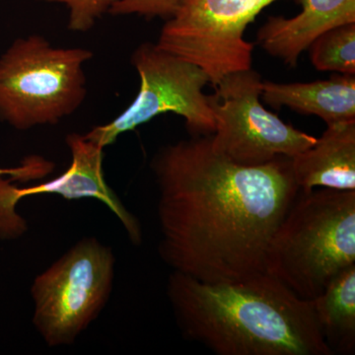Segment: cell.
Segmentation results:
<instances>
[{"mask_svg":"<svg viewBox=\"0 0 355 355\" xmlns=\"http://www.w3.org/2000/svg\"><path fill=\"white\" fill-rule=\"evenodd\" d=\"M182 0H119L110 9L114 16L139 15L146 19H171L181 6Z\"/></svg>","mask_w":355,"mask_h":355,"instance_id":"obj_16","label":"cell"},{"mask_svg":"<svg viewBox=\"0 0 355 355\" xmlns=\"http://www.w3.org/2000/svg\"><path fill=\"white\" fill-rule=\"evenodd\" d=\"M65 141L71 153V163L67 171L55 179L19 188L12 184L10 178L0 176V238L15 239L27 231V223L16 212V205L22 198L53 193L67 200L92 198L100 200L118 217L130 242L137 246L141 244L142 229L139 219L123 205L105 179V148L78 133H69Z\"/></svg>","mask_w":355,"mask_h":355,"instance_id":"obj_9","label":"cell"},{"mask_svg":"<svg viewBox=\"0 0 355 355\" xmlns=\"http://www.w3.org/2000/svg\"><path fill=\"white\" fill-rule=\"evenodd\" d=\"M159 190L161 259L200 282H235L266 272L270 240L297 197L291 158L233 162L211 135L168 144L151 161Z\"/></svg>","mask_w":355,"mask_h":355,"instance_id":"obj_1","label":"cell"},{"mask_svg":"<svg viewBox=\"0 0 355 355\" xmlns=\"http://www.w3.org/2000/svg\"><path fill=\"white\" fill-rule=\"evenodd\" d=\"M167 296L184 338L217 355H333L312 302L268 273L209 284L173 270Z\"/></svg>","mask_w":355,"mask_h":355,"instance_id":"obj_2","label":"cell"},{"mask_svg":"<svg viewBox=\"0 0 355 355\" xmlns=\"http://www.w3.org/2000/svg\"><path fill=\"white\" fill-rule=\"evenodd\" d=\"M308 50L315 69L355 76V23L324 32Z\"/></svg>","mask_w":355,"mask_h":355,"instance_id":"obj_14","label":"cell"},{"mask_svg":"<svg viewBox=\"0 0 355 355\" xmlns=\"http://www.w3.org/2000/svg\"><path fill=\"white\" fill-rule=\"evenodd\" d=\"M132 64L140 78L137 97L113 121L83 135L85 139L105 148L123 133L169 113L184 119L191 137L214 135L216 120L203 93L209 78L200 67L149 42L135 49Z\"/></svg>","mask_w":355,"mask_h":355,"instance_id":"obj_6","label":"cell"},{"mask_svg":"<svg viewBox=\"0 0 355 355\" xmlns=\"http://www.w3.org/2000/svg\"><path fill=\"white\" fill-rule=\"evenodd\" d=\"M355 265V190H299L266 253V272L312 301Z\"/></svg>","mask_w":355,"mask_h":355,"instance_id":"obj_3","label":"cell"},{"mask_svg":"<svg viewBox=\"0 0 355 355\" xmlns=\"http://www.w3.org/2000/svg\"><path fill=\"white\" fill-rule=\"evenodd\" d=\"M302 10L291 18L270 16L257 43L288 67H297L303 51L324 32L355 23V0H298Z\"/></svg>","mask_w":355,"mask_h":355,"instance_id":"obj_10","label":"cell"},{"mask_svg":"<svg viewBox=\"0 0 355 355\" xmlns=\"http://www.w3.org/2000/svg\"><path fill=\"white\" fill-rule=\"evenodd\" d=\"M277 0H182L165 21L159 48L198 65L216 85L232 72L252 69L254 44L245 30Z\"/></svg>","mask_w":355,"mask_h":355,"instance_id":"obj_8","label":"cell"},{"mask_svg":"<svg viewBox=\"0 0 355 355\" xmlns=\"http://www.w3.org/2000/svg\"><path fill=\"white\" fill-rule=\"evenodd\" d=\"M93 53L58 48L38 34L16 39L0 55V121L17 130L55 125L87 95L84 65Z\"/></svg>","mask_w":355,"mask_h":355,"instance_id":"obj_4","label":"cell"},{"mask_svg":"<svg viewBox=\"0 0 355 355\" xmlns=\"http://www.w3.org/2000/svg\"><path fill=\"white\" fill-rule=\"evenodd\" d=\"M207 95L216 120L212 146L237 164L260 166L293 157L309 148L316 137L284 123L261 103L263 80L250 69L232 72Z\"/></svg>","mask_w":355,"mask_h":355,"instance_id":"obj_7","label":"cell"},{"mask_svg":"<svg viewBox=\"0 0 355 355\" xmlns=\"http://www.w3.org/2000/svg\"><path fill=\"white\" fill-rule=\"evenodd\" d=\"M50 3L64 4L69 8V29L73 32H87L94 27L96 21L119 0H42Z\"/></svg>","mask_w":355,"mask_h":355,"instance_id":"obj_15","label":"cell"},{"mask_svg":"<svg viewBox=\"0 0 355 355\" xmlns=\"http://www.w3.org/2000/svg\"><path fill=\"white\" fill-rule=\"evenodd\" d=\"M313 309L331 354L355 352V265L333 279L321 295L313 299Z\"/></svg>","mask_w":355,"mask_h":355,"instance_id":"obj_13","label":"cell"},{"mask_svg":"<svg viewBox=\"0 0 355 355\" xmlns=\"http://www.w3.org/2000/svg\"><path fill=\"white\" fill-rule=\"evenodd\" d=\"M261 99L275 109L314 114L327 123L355 120V76L338 74L308 83L263 81Z\"/></svg>","mask_w":355,"mask_h":355,"instance_id":"obj_12","label":"cell"},{"mask_svg":"<svg viewBox=\"0 0 355 355\" xmlns=\"http://www.w3.org/2000/svg\"><path fill=\"white\" fill-rule=\"evenodd\" d=\"M309 148L291 158L294 181L301 191L317 187L355 190V120L327 125Z\"/></svg>","mask_w":355,"mask_h":355,"instance_id":"obj_11","label":"cell"},{"mask_svg":"<svg viewBox=\"0 0 355 355\" xmlns=\"http://www.w3.org/2000/svg\"><path fill=\"white\" fill-rule=\"evenodd\" d=\"M114 266L113 250L87 237L37 275L33 324L49 347L72 345L99 317L113 291Z\"/></svg>","mask_w":355,"mask_h":355,"instance_id":"obj_5","label":"cell"},{"mask_svg":"<svg viewBox=\"0 0 355 355\" xmlns=\"http://www.w3.org/2000/svg\"><path fill=\"white\" fill-rule=\"evenodd\" d=\"M53 170L51 161L40 156H29L18 167L0 168V176H8L13 182H29L48 176Z\"/></svg>","mask_w":355,"mask_h":355,"instance_id":"obj_17","label":"cell"}]
</instances>
